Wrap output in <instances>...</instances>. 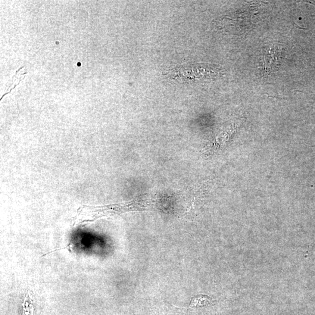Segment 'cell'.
Instances as JSON below:
<instances>
[{
    "mask_svg": "<svg viewBox=\"0 0 315 315\" xmlns=\"http://www.w3.org/2000/svg\"><path fill=\"white\" fill-rule=\"evenodd\" d=\"M150 205L148 200L139 197L132 201L99 206L84 205L78 209L76 216L73 218L74 226L93 222L103 217H111L131 211H142L147 210Z\"/></svg>",
    "mask_w": 315,
    "mask_h": 315,
    "instance_id": "obj_1",
    "label": "cell"
},
{
    "mask_svg": "<svg viewBox=\"0 0 315 315\" xmlns=\"http://www.w3.org/2000/svg\"><path fill=\"white\" fill-rule=\"evenodd\" d=\"M213 302L211 298L205 295H199L193 297L190 302L189 307L197 308L207 306Z\"/></svg>",
    "mask_w": 315,
    "mask_h": 315,
    "instance_id": "obj_3",
    "label": "cell"
},
{
    "mask_svg": "<svg viewBox=\"0 0 315 315\" xmlns=\"http://www.w3.org/2000/svg\"><path fill=\"white\" fill-rule=\"evenodd\" d=\"M33 302L29 297V295H27V297L25 300L24 307V315H33Z\"/></svg>",
    "mask_w": 315,
    "mask_h": 315,
    "instance_id": "obj_4",
    "label": "cell"
},
{
    "mask_svg": "<svg viewBox=\"0 0 315 315\" xmlns=\"http://www.w3.org/2000/svg\"><path fill=\"white\" fill-rule=\"evenodd\" d=\"M223 70L217 65L208 64L182 65L171 69V79L192 82L200 80H210L221 76Z\"/></svg>",
    "mask_w": 315,
    "mask_h": 315,
    "instance_id": "obj_2",
    "label": "cell"
}]
</instances>
